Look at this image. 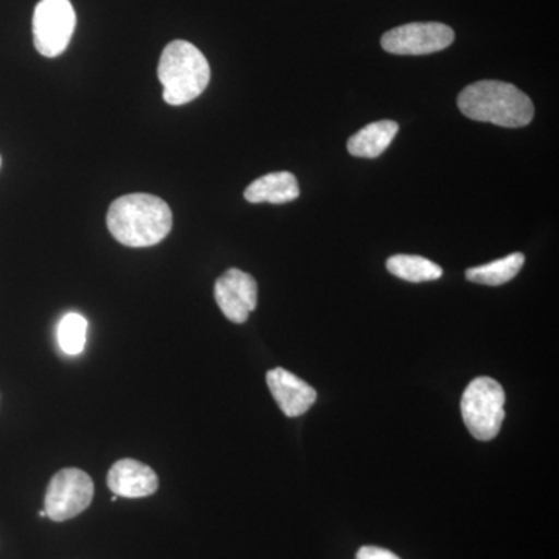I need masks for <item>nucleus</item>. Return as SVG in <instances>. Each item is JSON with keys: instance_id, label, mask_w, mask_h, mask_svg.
<instances>
[{"instance_id": "f257e3e1", "label": "nucleus", "mask_w": 559, "mask_h": 559, "mask_svg": "<svg viewBox=\"0 0 559 559\" xmlns=\"http://www.w3.org/2000/svg\"><path fill=\"white\" fill-rule=\"evenodd\" d=\"M110 235L128 248H151L168 237L170 205L154 194H124L110 204L106 216Z\"/></svg>"}, {"instance_id": "f03ea898", "label": "nucleus", "mask_w": 559, "mask_h": 559, "mask_svg": "<svg viewBox=\"0 0 559 559\" xmlns=\"http://www.w3.org/2000/svg\"><path fill=\"white\" fill-rule=\"evenodd\" d=\"M459 109L471 120L503 128L527 127L535 116L528 95L503 81H477L460 92Z\"/></svg>"}, {"instance_id": "7ed1b4c3", "label": "nucleus", "mask_w": 559, "mask_h": 559, "mask_svg": "<svg viewBox=\"0 0 559 559\" xmlns=\"http://www.w3.org/2000/svg\"><path fill=\"white\" fill-rule=\"evenodd\" d=\"M157 76L164 86V100L168 105H187L207 90L209 61L189 40H173L162 51Z\"/></svg>"}, {"instance_id": "20e7f679", "label": "nucleus", "mask_w": 559, "mask_h": 559, "mask_svg": "<svg viewBox=\"0 0 559 559\" xmlns=\"http://www.w3.org/2000/svg\"><path fill=\"white\" fill-rule=\"evenodd\" d=\"M506 392L492 378H476L462 399V417L471 436L480 441L498 437L506 419Z\"/></svg>"}, {"instance_id": "39448f33", "label": "nucleus", "mask_w": 559, "mask_h": 559, "mask_svg": "<svg viewBox=\"0 0 559 559\" xmlns=\"http://www.w3.org/2000/svg\"><path fill=\"white\" fill-rule=\"evenodd\" d=\"M76 14L70 0H40L33 14V40L43 57L57 58L68 49Z\"/></svg>"}, {"instance_id": "423d86ee", "label": "nucleus", "mask_w": 559, "mask_h": 559, "mask_svg": "<svg viewBox=\"0 0 559 559\" xmlns=\"http://www.w3.org/2000/svg\"><path fill=\"white\" fill-rule=\"evenodd\" d=\"M94 499V481L90 474L79 468L58 471L47 488L44 510L47 518L64 522L79 516Z\"/></svg>"}, {"instance_id": "0eeeda50", "label": "nucleus", "mask_w": 559, "mask_h": 559, "mask_svg": "<svg viewBox=\"0 0 559 559\" xmlns=\"http://www.w3.org/2000/svg\"><path fill=\"white\" fill-rule=\"evenodd\" d=\"M454 31L440 22H412L384 33L382 49L403 57L436 53L454 43Z\"/></svg>"}, {"instance_id": "6e6552de", "label": "nucleus", "mask_w": 559, "mask_h": 559, "mask_svg": "<svg viewBox=\"0 0 559 559\" xmlns=\"http://www.w3.org/2000/svg\"><path fill=\"white\" fill-rule=\"evenodd\" d=\"M215 300L230 322L245 323L259 300V286L248 272L229 270L215 283Z\"/></svg>"}, {"instance_id": "1a4fd4ad", "label": "nucleus", "mask_w": 559, "mask_h": 559, "mask_svg": "<svg viewBox=\"0 0 559 559\" xmlns=\"http://www.w3.org/2000/svg\"><path fill=\"white\" fill-rule=\"evenodd\" d=\"M266 382L286 417L296 418L307 414L318 400V392L310 384L282 367L267 371Z\"/></svg>"}, {"instance_id": "9d476101", "label": "nucleus", "mask_w": 559, "mask_h": 559, "mask_svg": "<svg viewBox=\"0 0 559 559\" xmlns=\"http://www.w3.org/2000/svg\"><path fill=\"white\" fill-rule=\"evenodd\" d=\"M108 487L114 496H120V498H146L159 488V477L145 463L134 459H123L110 466Z\"/></svg>"}, {"instance_id": "9b49d317", "label": "nucleus", "mask_w": 559, "mask_h": 559, "mask_svg": "<svg viewBox=\"0 0 559 559\" xmlns=\"http://www.w3.org/2000/svg\"><path fill=\"white\" fill-rule=\"evenodd\" d=\"M300 194L296 176L288 171L270 173L253 180L246 189V201L252 204L270 202V204H286L296 201Z\"/></svg>"}, {"instance_id": "f8f14e48", "label": "nucleus", "mask_w": 559, "mask_h": 559, "mask_svg": "<svg viewBox=\"0 0 559 559\" xmlns=\"http://www.w3.org/2000/svg\"><path fill=\"white\" fill-rule=\"evenodd\" d=\"M399 131L400 124L392 120L367 124L349 138L348 153L360 159H377L389 148Z\"/></svg>"}, {"instance_id": "ddd939ff", "label": "nucleus", "mask_w": 559, "mask_h": 559, "mask_svg": "<svg viewBox=\"0 0 559 559\" xmlns=\"http://www.w3.org/2000/svg\"><path fill=\"white\" fill-rule=\"evenodd\" d=\"M524 253L514 252L506 259L492 261L484 266L471 267L466 271V278L473 283L487 286H500L511 282L524 266Z\"/></svg>"}, {"instance_id": "4468645a", "label": "nucleus", "mask_w": 559, "mask_h": 559, "mask_svg": "<svg viewBox=\"0 0 559 559\" xmlns=\"http://www.w3.org/2000/svg\"><path fill=\"white\" fill-rule=\"evenodd\" d=\"M388 271L411 283H425L439 280L443 270L439 264L418 255H393L388 260Z\"/></svg>"}, {"instance_id": "2eb2a0df", "label": "nucleus", "mask_w": 559, "mask_h": 559, "mask_svg": "<svg viewBox=\"0 0 559 559\" xmlns=\"http://www.w3.org/2000/svg\"><path fill=\"white\" fill-rule=\"evenodd\" d=\"M87 341V320L79 312H69L58 325V342L66 355L83 353Z\"/></svg>"}, {"instance_id": "dca6fc26", "label": "nucleus", "mask_w": 559, "mask_h": 559, "mask_svg": "<svg viewBox=\"0 0 559 559\" xmlns=\"http://www.w3.org/2000/svg\"><path fill=\"white\" fill-rule=\"evenodd\" d=\"M356 559H401L393 551L381 549V547H360Z\"/></svg>"}, {"instance_id": "f3484780", "label": "nucleus", "mask_w": 559, "mask_h": 559, "mask_svg": "<svg viewBox=\"0 0 559 559\" xmlns=\"http://www.w3.org/2000/svg\"><path fill=\"white\" fill-rule=\"evenodd\" d=\"M39 516L40 518H47L46 510L39 511Z\"/></svg>"}, {"instance_id": "a211bd4d", "label": "nucleus", "mask_w": 559, "mask_h": 559, "mask_svg": "<svg viewBox=\"0 0 559 559\" xmlns=\"http://www.w3.org/2000/svg\"><path fill=\"white\" fill-rule=\"evenodd\" d=\"M0 164H2V160H0Z\"/></svg>"}]
</instances>
